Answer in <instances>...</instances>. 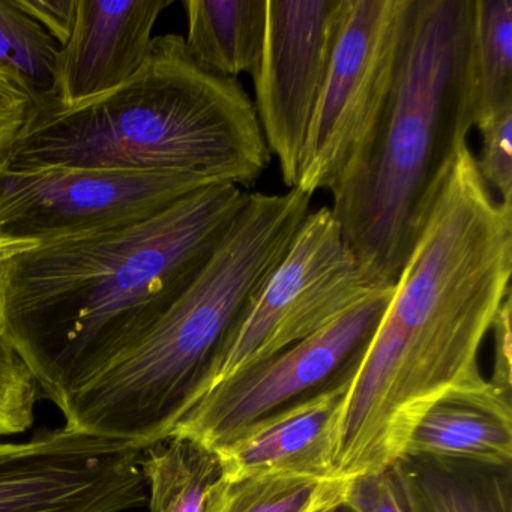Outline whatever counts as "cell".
Masks as SVG:
<instances>
[{
	"mask_svg": "<svg viewBox=\"0 0 512 512\" xmlns=\"http://www.w3.org/2000/svg\"><path fill=\"white\" fill-rule=\"evenodd\" d=\"M269 160L241 83L200 67L169 34L118 88L73 106L38 100L0 166L191 172L250 188Z\"/></svg>",
	"mask_w": 512,
	"mask_h": 512,
	"instance_id": "cell-4",
	"label": "cell"
},
{
	"mask_svg": "<svg viewBox=\"0 0 512 512\" xmlns=\"http://www.w3.org/2000/svg\"><path fill=\"white\" fill-rule=\"evenodd\" d=\"M511 277L512 205L497 202L466 146L353 364L329 427L326 475L353 481L394 466L433 404L487 382L479 350Z\"/></svg>",
	"mask_w": 512,
	"mask_h": 512,
	"instance_id": "cell-1",
	"label": "cell"
},
{
	"mask_svg": "<svg viewBox=\"0 0 512 512\" xmlns=\"http://www.w3.org/2000/svg\"><path fill=\"white\" fill-rule=\"evenodd\" d=\"M392 284L379 283L362 269L331 208L310 212L286 256L230 332L206 394L239 371L316 334Z\"/></svg>",
	"mask_w": 512,
	"mask_h": 512,
	"instance_id": "cell-6",
	"label": "cell"
},
{
	"mask_svg": "<svg viewBox=\"0 0 512 512\" xmlns=\"http://www.w3.org/2000/svg\"><path fill=\"white\" fill-rule=\"evenodd\" d=\"M58 49L17 0H0V68L28 88L37 101L52 95Z\"/></svg>",
	"mask_w": 512,
	"mask_h": 512,
	"instance_id": "cell-20",
	"label": "cell"
},
{
	"mask_svg": "<svg viewBox=\"0 0 512 512\" xmlns=\"http://www.w3.org/2000/svg\"><path fill=\"white\" fill-rule=\"evenodd\" d=\"M511 301L509 295L500 305L491 326L494 335V371L490 382L505 391H511L512 385Z\"/></svg>",
	"mask_w": 512,
	"mask_h": 512,
	"instance_id": "cell-26",
	"label": "cell"
},
{
	"mask_svg": "<svg viewBox=\"0 0 512 512\" xmlns=\"http://www.w3.org/2000/svg\"><path fill=\"white\" fill-rule=\"evenodd\" d=\"M472 0H409L379 124L332 185V214L362 269L392 284L473 128Z\"/></svg>",
	"mask_w": 512,
	"mask_h": 512,
	"instance_id": "cell-3",
	"label": "cell"
},
{
	"mask_svg": "<svg viewBox=\"0 0 512 512\" xmlns=\"http://www.w3.org/2000/svg\"><path fill=\"white\" fill-rule=\"evenodd\" d=\"M35 104L37 98L32 92L0 68V164L10 155Z\"/></svg>",
	"mask_w": 512,
	"mask_h": 512,
	"instance_id": "cell-24",
	"label": "cell"
},
{
	"mask_svg": "<svg viewBox=\"0 0 512 512\" xmlns=\"http://www.w3.org/2000/svg\"><path fill=\"white\" fill-rule=\"evenodd\" d=\"M395 466L418 512H512V466L425 457Z\"/></svg>",
	"mask_w": 512,
	"mask_h": 512,
	"instance_id": "cell-16",
	"label": "cell"
},
{
	"mask_svg": "<svg viewBox=\"0 0 512 512\" xmlns=\"http://www.w3.org/2000/svg\"><path fill=\"white\" fill-rule=\"evenodd\" d=\"M310 194L248 193L190 286L160 322L62 407L65 425L148 448L206 394L212 367L311 212Z\"/></svg>",
	"mask_w": 512,
	"mask_h": 512,
	"instance_id": "cell-5",
	"label": "cell"
},
{
	"mask_svg": "<svg viewBox=\"0 0 512 512\" xmlns=\"http://www.w3.org/2000/svg\"><path fill=\"white\" fill-rule=\"evenodd\" d=\"M473 127L512 107V0H472Z\"/></svg>",
	"mask_w": 512,
	"mask_h": 512,
	"instance_id": "cell-17",
	"label": "cell"
},
{
	"mask_svg": "<svg viewBox=\"0 0 512 512\" xmlns=\"http://www.w3.org/2000/svg\"><path fill=\"white\" fill-rule=\"evenodd\" d=\"M347 0H266L254 110L284 184L298 182L308 127L328 76Z\"/></svg>",
	"mask_w": 512,
	"mask_h": 512,
	"instance_id": "cell-11",
	"label": "cell"
},
{
	"mask_svg": "<svg viewBox=\"0 0 512 512\" xmlns=\"http://www.w3.org/2000/svg\"><path fill=\"white\" fill-rule=\"evenodd\" d=\"M407 5L347 0L299 161L302 193L331 190L373 136L394 82Z\"/></svg>",
	"mask_w": 512,
	"mask_h": 512,
	"instance_id": "cell-7",
	"label": "cell"
},
{
	"mask_svg": "<svg viewBox=\"0 0 512 512\" xmlns=\"http://www.w3.org/2000/svg\"><path fill=\"white\" fill-rule=\"evenodd\" d=\"M352 370L353 365L326 388L257 419L212 449L220 478H331L326 475V440Z\"/></svg>",
	"mask_w": 512,
	"mask_h": 512,
	"instance_id": "cell-13",
	"label": "cell"
},
{
	"mask_svg": "<svg viewBox=\"0 0 512 512\" xmlns=\"http://www.w3.org/2000/svg\"><path fill=\"white\" fill-rule=\"evenodd\" d=\"M247 194L215 182L149 217L0 260V341L40 395L61 410L139 344L208 262Z\"/></svg>",
	"mask_w": 512,
	"mask_h": 512,
	"instance_id": "cell-2",
	"label": "cell"
},
{
	"mask_svg": "<svg viewBox=\"0 0 512 512\" xmlns=\"http://www.w3.org/2000/svg\"><path fill=\"white\" fill-rule=\"evenodd\" d=\"M344 505L352 512H418L395 464L353 479Z\"/></svg>",
	"mask_w": 512,
	"mask_h": 512,
	"instance_id": "cell-23",
	"label": "cell"
},
{
	"mask_svg": "<svg viewBox=\"0 0 512 512\" xmlns=\"http://www.w3.org/2000/svg\"><path fill=\"white\" fill-rule=\"evenodd\" d=\"M478 130L482 136L481 157L476 158L479 173L500 194V202L512 205V107Z\"/></svg>",
	"mask_w": 512,
	"mask_h": 512,
	"instance_id": "cell-22",
	"label": "cell"
},
{
	"mask_svg": "<svg viewBox=\"0 0 512 512\" xmlns=\"http://www.w3.org/2000/svg\"><path fill=\"white\" fill-rule=\"evenodd\" d=\"M392 290L394 284L316 334L224 380L185 413L170 436L194 440L212 451L257 419L331 385L355 364Z\"/></svg>",
	"mask_w": 512,
	"mask_h": 512,
	"instance_id": "cell-9",
	"label": "cell"
},
{
	"mask_svg": "<svg viewBox=\"0 0 512 512\" xmlns=\"http://www.w3.org/2000/svg\"><path fill=\"white\" fill-rule=\"evenodd\" d=\"M191 58L217 76H253L265 40L266 0H185Z\"/></svg>",
	"mask_w": 512,
	"mask_h": 512,
	"instance_id": "cell-15",
	"label": "cell"
},
{
	"mask_svg": "<svg viewBox=\"0 0 512 512\" xmlns=\"http://www.w3.org/2000/svg\"><path fill=\"white\" fill-rule=\"evenodd\" d=\"M31 247H34V244H29V242H17L0 238V260L7 259V257L20 253V251L28 250Z\"/></svg>",
	"mask_w": 512,
	"mask_h": 512,
	"instance_id": "cell-27",
	"label": "cell"
},
{
	"mask_svg": "<svg viewBox=\"0 0 512 512\" xmlns=\"http://www.w3.org/2000/svg\"><path fill=\"white\" fill-rule=\"evenodd\" d=\"M350 482L337 478H253L209 488L203 512H325L344 505Z\"/></svg>",
	"mask_w": 512,
	"mask_h": 512,
	"instance_id": "cell-19",
	"label": "cell"
},
{
	"mask_svg": "<svg viewBox=\"0 0 512 512\" xmlns=\"http://www.w3.org/2000/svg\"><path fill=\"white\" fill-rule=\"evenodd\" d=\"M173 0H76L73 28L56 55L50 97L65 106L127 82L151 50L152 32Z\"/></svg>",
	"mask_w": 512,
	"mask_h": 512,
	"instance_id": "cell-12",
	"label": "cell"
},
{
	"mask_svg": "<svg viewBox=\"0 0 512 512\" xmlns=\"http://www.w3.org/2000/svg\"><path fill=\"white\" fill-rule=\"evenodd\" d=\"M139 445L74 428L0 440V512H124L148 503Z\"/></svg>",
	"mask_w": 512,
	"mask_h": 512,
	"instance_id": "cell-10",
	"label": "cell"
},
{
	"mask_svg": "<svg viewBox=\"0 0 512 512\" xmlns=\"http://www.w3.org/2000/svg\"><path fill=\"white\" fill-rule=\"evenodd\" d=\"M17 4L59 47L67 43L73 28L76 0H17Z\"/></svg>",
	"mask_w": 512,
	"mask_h": 512,
	"instance_id": "cell-25",
	"label": "cell"
},
{
	"mask_svg": "<svg viewBox=\"0 0 512 512\" xmlns=\"http://www.w3.org/2000/svg\"><path fill=\"white\" fill-rule=\"evenodd\" d=\"M325 512H352L346 505L335 506V508L328 509Z\"/></svg>",
	"mask_w": 512,
	"mask_h": 512,
	"instance_id": "cell-28",
	"label": "cell"
},
{
	"mask_svg": "<svg viewBox=\"0 0 512 512\" xmlns=\"http://www.w3.org/2000/svg\"><path fill=\"white\" fill-rule=\"evenodd\" d=\"M38 397L28 368L0 341V436H16L32 427Z\"/></svg>",
	"mask_w": 512,
	"mask_h": 512,
	"instance_id": "cell-21",
	"label": "cell"
},
{
	"mask_svg": "<svg viewBox=\"0 0 512 512\" xmlns=\"http://www.w3.org/2000/svg\"><path fill=\"white\" fill-rule=\"evenodd\" d=\"M215 182L224 181L191 172L0 166V238L37 245L121 226Z\"/></svg>",
	"mask_w": 512,
	"mask_h": 512,
	"instance_id": "cell-8",
	"label": "cell"
},
{
	"mask_svg": "<svg viewBox=\"0 0 512 512\" xmlns=\"http://www.w3.org/2000/svg\"><path fill=\"white\" fill-rule=\"evenodd\" d=\"M403 457L512 466L511 391L490 380L446 395L410 434Z\"/></svg>",
	"mask_w": 512,
	"mask_h": 512,
	"instance_id": "cell-14",
	"label": "cell"
},
{
	"mask_svg": "<svg viewBox=\"0 0 512 512\" xmlns=\"http://www.w3.org/2000/svg\"><path fill=\"white\" fill-rule=\"evenodd\" d=\"M140 469L151 512H203L209 488L221 473L214 451L178 436L148 446Z\"/></svg>",
	"mask_w": 512,
	"mask_h": 512,
	"instance_id": "cell-18",
	"label": "cell"
}]
</instances>
